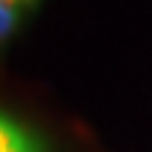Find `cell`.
<instances>
[{"label":"cell","mask_w":152,"mask_h":152,"mask_svg":"<svg viewBox=\"0 0 152 152\" xmlns=\"http://www.w3.org/2000/svg\"><path fill=\"white\" fill-rule=\"evenodd\" d=\"M14 26H17V11L11 9V6H6L3 0H0V45H3L6 39L11 37Z\"/></svg>","instance_id":"cell-1"},{"label":"cell","mask_w":152,"mask_h":152,"mask_svg":"<svg viewBox=\"0 0 152 152\" xmlns=\"http://www.w3.org/2000/svg\"><path fill=\"white\" fill-rule=\"evenodd\" d=\"M0 152H3V118H0Z\"/></svg>","instance_id":"cell-2"},{"label":"cell","mask_w":152,"mask_h":152,"mask_svg":"<svg viewBox=\"0 0 152 152\" xmlns=\"http://www.w3.org/2000/svg\"><path fill=\"white\" fill-rule=\"evenodd\" d=\"M6 6H11V9H17V3H20V0H3Z\"/></svg>","instance_id":"cell-3"},{"label":"cell","mask_w":152,"mask_h":152,"mask_svg":"<svg viewBox=\"0 0 152 152\" xmlns=\"http://www.w3.org/2000/svg\"><path fill=\"white\" fill-rule=\"evenodd\" d=\"M20 3H37V0H20Z\"/></svg>","instance_id":"cell-4"}]
</instances>
